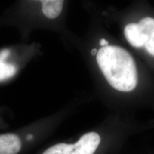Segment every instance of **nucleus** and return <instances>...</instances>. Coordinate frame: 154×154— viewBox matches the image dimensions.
<instances>
[{
	"instance_id": "nucleus-1",
	"label": "nucleus",
	"mask_w": 154,
	"mask_h": 154,
	"mask_svg": "<svg viewBox=\"0 0 154 154\" xmlns=\"http://www.w3.org/2000/svg\"><path fill=\"white\" fill-rule=\"evenodd\" d=\"M96 61L109 84L120 91H131L138 84L135 61L126 49L118 46L101 47Z\"/></svg>"
},
{
	"instance_id": "nucleus-2",
	"label": "nucleus",
	"mask_w": 154,
	"mask_h": 154,
	"mask_svg": "<svg viewBox=\"0 0 154 154\" xmlns=\"http://www.w3.org/2000/svg\"><path fill=\"white\" fill-rule=\"evenodd\" d=\"M100 142L101 138L97 133H87L83 135L77 143L73 144V149L69 154H94Z\"/></svg>"
},
{
	"instance_id": "nucleus-3",
	"label": "nucleus",
	"mask_w": 154,
	"mask_h": 154,
	"mask_svg": "<svg viewBox=\"0 0 154 154\" xmlns=\"http://www.w3.org/2000/svg\"><path fill=\"white\" fill-rule=\"evenodd\" d=\"M141 32L145 36V45L146 51L154 57V19L146 17L138 22Z\"/></svg>"
},
{
	"instance_id": "nucleus-4",
	"label": "nucleus",
	"mask_w": 154,
	"mask_h": 154,
	"mask_svg": "<svg viewBox=\"0 0 154 154\" xmlns=\"http://www.w3.org/2000/svg\"><path fill=\"white\" fill-rule=\"evenodd\" d=\"M21 146V140L17 135H0V154H17L20 151Z\"/></svg>"
},
{
	"instance_id": "nucleus-5",
	"label": "nucleus",
	"mask_w": 154,
	"mask_h": 154,
	"mask_svg": "<svg viewBox=\"0 0 154 154\" xmlns=\"http://www.w3.org/2000/svg\"><path fill=\"white\" fill-rule=\"evenodd\" d=\"M124 35L127 41L132 47L141 48L145 45V36L138 24L131 23L126 25L124 29Z\"/></svg>"
},
{
	"instance_id": "nucleus-6",
	"label": "nucleus",
	"mask_w": 154,
	"mask_h": 154,
	"mask_svg": "<svg viewBox=\"0 0 154 154\" xmlns=\"http://www.w3.org/2000/svg\"><path fill=\"white\" fill-rule=\"evenodd\" d=\"M41 2L44 16L49 19L57 18L62 11L63 1L61 0H44Z\"/></svg>"
},
{
	"instance_id": "nucleus-7",
	"label": "nucleus",
	"mask_w": 154,
	"mask_h": 154,
	"mask_svg": "<svg viewBox=\"0 0 154 154\" xmlns=\"http://www.w3.org/2000/svg\"><path fill=\"white\" fill-rule=\"evenodd\" d=\"M9 54L8 49H4L0 52V81L11 78L17 72V69L14 65L4 61Z\"/></svg>"
},
{
	"instance_id": "nucleus-8",
	"label": "nucleus",
	"mask_w": 154,
	"mask_h": 154,
	"mask_svg": "<svg viewBox=\"0 0 154 154\" xmlns=\"http://www.w3.org/2000/svg\"><path fill=\"white\" fill-rule=\"evenodd\" d=\"M73 149V144L58 143L51 146L43 154H69Z\"/></svg>"
},
{
	"instance_id": "nucleus-9",
	"label": "nucleus",
	"mask_w": 154,
	"mask_h": 154,
	"mask_svg": "<svg viewBox=\"0 0 154 154\" xmlns=\"http://www.w3.org/2000/svg\"><path fill=\"white\" fill-rule=\"evenodd\" d=\"M99 44L101 47H107V46H109V42H108L107 40H106L105 38H101V39L100 40Z\"/></svg>"
},
{
	"instance_id": "nucleus-10",
	"label": "nucleus",
	"mask_w": 154,
	"mask_h": 154,
	"mask_svg": "<svg viewBox=\"0 0 154 154\" xmlns=\"http://www.w3.org/2000/svg\"><path fill=\"white\" fill-rule=\"evenodd\" d=\"M97 53H98V51H97V49H93L91 50V54L92 55L97 54Z\"/></svg>"
}]
</instances>
